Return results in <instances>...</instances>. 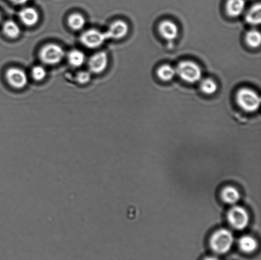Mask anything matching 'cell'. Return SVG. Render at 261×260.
Masks as SVG:
<instances>
[{"instance_id":"obj_1","label":"cell","mask_w":261,"mask_h":260,"mask_svg":"<svg viewBox=\"0 0 261 260\" xmlns=\"http://www.w3.org/2000/svg\"><path fill=\"white\" fill-rule=\"evenodd\" d=\"M235 99L238 106L247 113H254L260 108V96L256 92L251 89H240L237 91Z\"/></svg>"},{"instance_id":"obj_2","label":"cell","mask_w":261,"mask_h":260,"mask_svg":"<svg viewBox=\"0 0 261 260\" xmlns=\"http://www.w3.org/2000/svg\"><path fill=\"white\" fill-rule=\"evenodd\" d=\"M234 243V236L227 229H220L211 237L210 245L215 253L224 254L231 250Z\"/></svg>"},{"instance_id":"obj_3","label":"cell","mask_w":261,"mask_h":260,"mask_svg":"<svg viewBox=\"0 0 261 260\" xmlns=\"http://www.w3.org/2000/svg\"><path fill=\"white\" fill-rule=\"evenodd\" d=\"M176 74L188 83H196L201 80L202 70L194 61L186 60L179 63L175 68Z\"/></svg>"},{"instance_id":"obj_4","label":"cell","mask_w":261,"mask_h":260,"mask_svg":"<svg viewBox=\"0 0 261 260\" xmlns=\"http://www.w3.org/2000/svg\"><path fill=\"white\" fill-rule=\"evenodd\" d=\"M227 220L232 228L238 230H244L249 225V213L244 208L234 206L227 213Z\"/></svg>"},{"instance_id":"obj_5","label":"cell","mask_w":261,"mask_h":260,"mask_svg":"<svg viewBox=\"0 0 261 260\" xmlns=\"http://www.w3.org/2000/svg\"><path fill=\"white\" fill-rule=\"evenodd\" d=\"M65 51L60 45L48 44L44 46L40 52V60L47 65H56L63 60Z\"/></svg>"},{"instance_id":"obj_6","label":"cell","mask_w":261,"mask_h":260,"mask_svg":"<svg viewBox=\"0 0 261 260\" xmlns=\"http://www.w3.org/2000/svg\"><path fill=\"white\" fill-rule=\"evenodd\" d=\"M108 39L106 33L97 30H89L81 37V41L86 47L96 48L100 47Z\"/></svg>"},{"instance_id":"obj_7","label":"cell","mask_w":261,"mask_h":260,"mask_svg":"<svg viewBox=\"0 0 261 260\" xmlns=\"http://www.w3.org/2000/svg\"><path fill=\"white\" fill-rule=\"evenodd\" d=\"M6 78L10 85L16 89L23 88L28 83L27 74L19 68L9 69L7 71Z\"/></svg>"},{"instance_id":"obj_8","label":"cell","mask_w":261,"mask_h":260,"mask_svg":"<svg viewBox=\"0 0 261 260\" xmlns=\"http://www.w3.org/2000/svg\"><path fill=\"white\" fill-rule=\"evenodd\" d=\"M161 37L168 41H173L178 38L179 29L175 22L170 20H164L158 25Z\"/></svg>"},{"instance_id":"obj_9","label":"cell","mask_w":261,"mask_h":260,"mask_svg":"<svg viewBox=\"0 0 261 260\" xmlns=\"http://www.w3.org/2000/svg\"><path fill=\"white\" fill-rule=\"evenodd\" d=\"M129 32V26L122 20L114 22L107 31L106 35L108 39L120 40L124 38Z\"/></svg>"},{"instance_id":"obj_10","label":"cell","mask_w":261,"mask_h":260,"mask_svg":"<svg viewBox=\"0 0 261 260\" xmlns=\"http://www.w3.org/2000/svg\"><path fill=\"white\" fill-rule=\"evenodd\" d=\"M108 65V56L104 52L95 53L89 61V67L91 72L100 73L106 70Z\"/></svg>"},{"instance_id":"obj_11","label":"cell","mask_w":261,"mask_h":260,"mask_svg":"<svg viewBox=\"0 0 261 260\" xmlns=\"http://www.w3.org/2000/svg\"><path fill=\"white\" fill-rule=\"evenodd\" d=\"M245 6V0H227L226 3V12L228 16L238 17L244 12Z\"/></svg>"},{"instance_id":"obj_12","label":"cell","mask_w":261,"mask_h":260,"mask_svg":"<svg viewBox=\"0 0 261 260\" xmlns=\"http://www.w3.org/2000/svg\"><path fill=\"white\" fill-rule=\"evenodd\" d=\"M19 16L21 21L28 26H33L35 25L39 19L37 10L33 8H25L19 12Z\"/></svg>"},{"instance_id":"obj_13","label":"cell","mask_w":261,"mask_h":260,"mask_svg":"<svg viewBox=\"0 0 261 260\" xmlns=\"http://www.w3.org/2000/svg\"><path fill=\"white\" fill-rule=\"evenodd\" d=\"M239 246L243 253L251 254L256 250L258 248L257 241L251 236H245L242 237L239 242Z\"/></svg>"},{"instance_id":"obj_14","label":"cell","mask_w":261,"mask_h":260,"mask_svg":"<svg viewBox=\"0 0 261 260\" xmlns=\"http://www.w3.org/2000/svg\"><path fill=\"white\" fill-rule=\"evenodd\" d=\"M245 20L248 24L251 25H258L261 22V5L259 3L253 5L248 10L245 15Z\"/></svg>"},{"instance_id":"obj_15","label":"cell","mask_w":261,"mask_h":260,"mask_svg":"<svg viewBox=\"0 0 261 260\" xmlns=\"http://www.w3.org/2000/svg\"><path fill=\"white\" fill-rule=\"evenodd\" d=\"M158 77L163 81H170L175 77L176 74L175 68L168 65H161L156 71Z\"/></svg>"},{"instance_id":"obj_16","label":"cell","mask_w":261,"mask_h":260,"mask_svg":"<svg viewBox=\"0 0 261 260\" xmlns=\"http://www.w3.org/2000/svg\"><path fill=\"white\" fill-rule=\"evenodd\" d=\"M221 197L225 203L229 205H235L239 202L240 194L237 188L227 187L222 191Z\"/></svg>"},{"instance_id":"obj_17","label":"cell","mask_w":261,"mask_h":260,"mask_svg":"<svg viewBox=\"0 0 261 260\" xmlns=\"http://www.w3.org/2000/svg\"><path fill=\"white\" fill-rule=\"evenodd\" d=\"M199 89L205 95L212 96L217 93L218 90V85L213 79L207 78L201 80Z\"/></svg>"},{"instance_id":"obj_18","label":"cell","mask_w":261,"mask_h":260,"mask_svg":"<svg viewBox=\"0 0 261 260\" xmlns=\"http://www.w3.org/2000/svg\"><path fill=\"white\" fill-rule=\"evenodd\" d=\"M245 42L249 47L257 48L259 47L261 43V35L259 31L251 30L245 35Z\"/></svg>"},{"instance_id":"obj_19","label":"cell","mask_w":261,"mask_h":260,"mask_svg":"<svg viewBox=\"0 0 261 260\" xmlns=\"http://www.w3.org/2000/svg\"><path fill=\"white\" fill-rule=\"evenodd\" d=\"M68 60L73 67H80L85 62L86 55L81 50H73L69 52Z\"/></svg>"},{"instance_id":"obj_20","label":"cell","mask_w":261,"mask_h":260,"mask_svg":"<svg viewBox=\"0 0 261 260\" xmlns=\"http://www.w3.org/2000/svg\"><path fill=\"white\" fill-rule=\"evenodd\" d=\"M3 31L4 34L10 38H16L20 34L19 25L13 20H8L3 25Z\"/></svg>"},{"instance_id":"obj_21","label":"cell","mask_w":261,"mask_h":260,"mask_svg":"<svg viewBox=\"0 0 261 260\" xmlns=\"http://www.w3.org/2000/svg\"><path fill=\"white\" fill-rule=\"evenodd\" d=\"M68 24L73 30H80L84 27L86 20L83 15L79 14H73L68 17Z\"/></svg>"},{"instance_id":"obj_22","label":"cell","mask_w":261,"mask_h":260,"mask_svg":"<svg viewBox=\"0 0 261 260\" xmlns=\"http://www.w3.org/2000/svg\"><path fill=\"white\" fill-rule=\"evenodd\" d=\"M47 72L45 68L41 66H36L32 70V76L35 80L40 81L44 79Z\"/></svg>"},{"instance_id":"obj_23","label":"cell","mask_w":261,"mask_h":260,"mask_svg":"<svg viewBox=\"0 0 261 260\" xmlns=\"http://www.w3.org/2000/svg\"><path fill=\"white\" fill-rule=\"evenodd\" d=\"M79 83L85 84L88 83L91 80V74L88 71H81L76 76Z\"/></svg>"},{"instance_id":"obj_24","label":"cell","mask_w":261,"mask_h":260,"mask_svg":"<svg viewBox=\"0 0 261 260\" xmlns=\"http://www.w3.org/2000/svg\"><path fill=\"white\" fill-rule=\"evenodd\" d=\"M13 4L16 5H22L27 3L29 0H10Z\"/></svg>"},{"instance_id":"obj_25","label":"cell","mask_w":261,"mask_h":260,"mask_svg":"<svg viewBox=\"0 0 261 260\" xmlns=\"http://www.w3.org/2000/svg\"><path fill=\"white\" fill-rule=\"evenodd\" d=\"M203 260H220V259L216 256H211L206 257V258H204Z\"/></svg>"},{"instance_id":"obj_26","label":"cell","mask_w":261,"mask_h":260,"mask_svg":"<svg viewBox=\"0 0 261 260\" xmlns=\"http://www.w3.org/2000/svg\"><path fill=\"white\" fill-rule=\"evenodd\" d=\"M1 20H2V15H1V13H0V22H1Z\"/></svg>"}]
</instances>
